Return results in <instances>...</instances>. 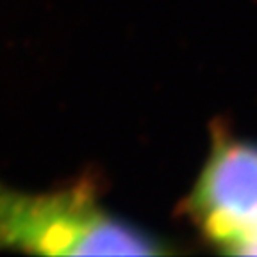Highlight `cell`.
I'll return each mask as SVG.
<instances>
[{
	"mask_svg": "<svg viewBox=\"0 0 257 257\" xmlns=\"http://www.w3.org/2000/svg\"><path fill=\"white\" fill-rule=\"evenodd\" d=\"M38 255H154L156 239L114 216L89 177L34 193L0 181V252Z\"/></svg>",
	"mask_w": 257,
	"mask_h": 257,
	"instance_id": "obj_1",
	"label": "cell"
},
{
	"mask_svg": "<svg viewBox=\"0 0 257 257\" xmlns=\"http://www.w3.org/2000/svg\"><path fill=\"white\" fill-rule=\"evenodd\" d=\"M193 205L216 243L257 255V147L220 145L204 168Z\"/></svg>",
	"mask_w": 257,
	"mask_h": 257,
	"instance_id": "obj_2",
	"label": "cell"
}]
</instances>
